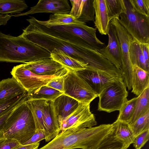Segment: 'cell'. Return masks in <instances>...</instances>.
Wrapping results in <instances>:
<instances>
[{
    "instance_id": "cell-33",
    "label": "cell",
    "mask_w": 149,
    "mask_h": 149,
    "mask_svg": "<svg viewBox=\"0 0 149 149\" xmlns=\"http://www.w3.org/2000/svg\"><path fill=\"white\" fill-rule=\"evenodd\" d=\"M110 21L118 17L120 14L125 12V6L123 0H106Z\"/></svg>"
},
{
    "instance_id": "cell-26",
    "label": "cell",
    "mask_w": 149,
    "mask_h": 149,
    "mask_svg": "<svg viewBox=\"0 0 149 149\" xmlns=\"http://www.w3.org/2000/svg\"><path fill=\"white\" fill-rule=\"evenodd\" d=\"M47 101L44 100L27 99L26 101L33 115L37 129L44 130L43 112Z\"/></svg>"
},
{
    "instance_id": "cell-22",
    "label": "cell",
    "mask_w": 149,
    "mask_h": 149,
    "mask_svg": "<svg viewBox=\"0 0 149 149\" xmlns=\"http://www.w3.org/2000/svg\"><path fill=\"white\" fill-rule=\"evenodd\" d=\"M26 92H27L13 77L0 81V102Z\"/></svg>"
},
{
    "instance_id": "cell-18",
    "label": "cell",
    "mask_w": 149,
    "mask_h": 149,
    "mask_svg": "<svg viewBox=\"0 0 149 149\" xmlns=\"http://www.w3.org/2000/svg\"><path fill=\"white\" fill-rule=\"evenodd\" d=\"M79 103L76 100L64 94L52 101L60 127L62 121L76 109Z\"/></svg>"
},
{
    "instance_id": "cell-30",
    "label": "cell",
    "mask_w": 149,
    "mask_h": 149,
    "mask_svg": "<svg viewBox=\"0 0 149 149\" xmlns=\"http://www.w3.org/2000/svg\"><path fill=\"white\" fill-rule=\"evenodd\" d=\"M27 98L28 92H26L2 101L0 102V116L26 100Z\"/></svg>"
},
{
    "instance_id": "cell-5",
    "label": "cell",
    "mask_w": 149,
    "mask_h": 149,
    "mask_svg": "<svg viewBox=\"0 0 149 149\" xmlns=\"http://www.w3.org/2000/svg\"><path fill=\"white\" fill-rule=\"evenodd\" d=\"M123 0L125 12L116 18L134 39L149 43V17L136 12L129 0Z\"/></svg>"
},
{
    "instance_id": "cell-4",
    "label": "cell",
    "mask_w": 149,
    "mask_h": 149,
    "mask_svg": "<svg viewBox=\"0 0 149 149\" xmlns=\"http://www.w3.org/2000/svg\"><path fill=\"white\" fill-rule=\"evenodd\" d=\"M26 101L13 110L0 134V137L15 139L23 145L35 133L37 129L35 122Z\"/></svg>"
},
{
    "instance_id": "cell-25",
    "label": "cell",
    "mask_w": 149,
    "mask_h": 149,
    "mask_svg": "<svg viewBox=\"0 0 149 149\" xmlns=\"http://www.w3.org/2000/svg\"><path fill=\"white\" fill-rule=\"evenodd\" d=\"M149 111V87L145 89L137 97L134 111L129 123L130 125L137 119Z\"/></svg>"
},
{
    "instance_id": "cell-27",
    "label": "cell",
    "mask_w": 149,
    "mask_h": 149,
    "mask_svg": "<svg viewBox=\"0 0 149 149\" xmlns=\"http://www.w3.org/2000/svg\"><path fill=\"white\" fill-rule=\"evenodd\" d=\"M38 22L46 26H58L70 24H82L85 22L78 21L69 14L55 13L50 15L49 19L47 21Z\"/></svg>"
},
{
    "instance_id": "cell-28",
    "label": "cell",
    "mask_w": 149,
    "mask_h": 149,
    "mask_svg": "<svg viewBox=\"0 0 149 149\" xmlns=\"http://www.w3.org/2000/svg\"><path fill=\"white\" fill-rule=\"evenodd\" d=\"M63 94V92L45 85L28 93L27 99L53 101Z\"/></svg>"
},
{
    "instance_id": "cell-15",
    "label": "cell",
    "mask_w": 149,
    "mask_h": 149,
    "mask_svg": "<svg viewBox=\"0 0 149 149\" xmlns=\"http://www.w3.org/2000/svg\"><path fill=\"white\" fill-rule=\"evenodd\" d=\"M107 34L108 45L98 51L116 68L120 70L122 65V58L120 44L115 28L110 23Z\"/></svg>"
},
{
    "instance_id": "cell-10",
    "label": "cell",
    "mask_w": 149,
    "mask_h": 149,
    "mask_svg": "<svg viewBox=\"0 0 149 149\" xmlns=\"http://www.w3.org/2000/svg\"><path fill=\"white\" fill-rule=\"evenodd\" d=\"M77 72L98 95L110 84L123 80L120 70L102 71L86 68Z\"/></svg>"
},
{
    "instance_id": "cell-40",
    "label": "cell",
    "mask_w": 149,
    "mask_h": 149,
    "mask_svg": "<svg viewBox=\"0 0 149 149\" xmlns=\"http://www.w3.org/2000/svg\"><path fill=\"white\" fill-rule=\"evenodd\" d=\"M139 44L146 60L149 63V43L139 42Z\"/></svg>"
},
{
    "instance_id": "cell-19",
    "label": "cell",
    "mask_w": 149,
    "mask_h": 149,
    "mask_svg": "<svg viewBox=\"0 0 149 149\" xmlns=\"http://www.w3.org/2000/svg\"><path fill=\"white\" fill-rule=\"evenodd\" d=\"M93 6L95 14L94 23L96 28L101 34L107 35L109 31L110 21L106 0H94Z\"/></svg>"
},
{
    "instance_id": "cell-38",
    "label": "cell",
    "mask_w": 149,
    "mask_h": 149,
    "mask_svg": "<svg viewBox=\"0 0 149 149\" xmlns=\"http://www.w3.org/2000/svg\"><path fill=\"white\" fill-rule=\"evenodd\" d=\"M65 75L56 78L49 81L46 85L64 93Z\"/></svg>"
},
{
    "instance_id": "cell-17",
    "label": "cell",
    "mask_w": 149,
    "mask_h": 149,
    "mask_svg": "<svg viewBox=\"0 0 149 149\" xmlns=\"http://www.w3.org/2000/svg\"><path fill=\"white\" fill-rule=\"evenodd\" d=\"M94 0H70L72 7L70 15L79 21L85 22L94 21Z\"/></svg>"
},
{
    "instance_id": "cell-13",
    "label": "cell",
    "mask_w": 149,
    "mask_h": 149,
    "mask_svg": "<svg viewBox=\"0 0 149 149\" xmlns=\"http://www.w3.org/2000/svg\"><path fill=\"white\" fill-rule=\"evenodd\" d=\"M23 65L25 68L38 75L61 76L65 75L68 71L52 58L27 62Z\"/></svg>"
},
{
    "instance_id": "cell-21",
    "label": "cell",
    "mask_w": 149,
    "mask_h": 149,
    "mask_svg": "<svg viewBox=\"0 0 149 149\" xmlns=\"http://www.w3.org/2000/svg\"><path fill=\"white\" fill-rule=\"evenodd\" d=\"M149 87V72L133 65L132 80V92L137 96Z\"/></svg>"
},
{
    "instance_id": "cell-29",
    "label": "cell",
    "mask_w": 149,
    "mask_h": 149,
    "mask_svg": "<svg viewBox=\"0 0 149 149\" xmlns=\"http://www.w3.org/2000/svg\"><path fill=\"white\" fill-rule=\"evenodd\" d=\"M28 6L21 0H0V14H20Z\"/></svg>"
},
{
    "instance_id": "cell-36",
    "label": "cell",
    "mask_w": 149,
    "mask_h": 149,
    "mask_svg": "<svg viewBox=\"0 0 149 149\" xmlns=\"http://www.w3.org/2000/svg\"><path fill=\"white\" fill-rule=\"evenodd\" d=\"M149 129L144 131L135 136L133 144L136 149H141L148 141Z\"/></svg>"
},
{
    "instance_id": "cell-12",
    "label": "cell",
    "mask_w": 149,
    "mask_h": 149,
    "mask_svg": "<svg viewBox=\"0 0 149 149\" xmlns=\"http://www.w3.org/2000/svg\"><path fill=\"white\" fill-rule=\"evenodd\" d=\"M49 27L79 38L98 51L105 47L104 43L100 41L96 36V29L89 26L86 23L70 24Z\"/></svg>"
},
{
    "instance_id": "cell-2",
    "label": "cell",
    "mask_w": 149,
    "mask_h": 149,
    "mask_svg": "<svg viewBox=\"0 0 149 149\" xmlns=\"http://www.w3.org/2000/svg\"><path fill=\"white\" fill-rule=\"evenodd\" d=\"M112 124L61 132L38 149H96L111 131Z\"/></svg>"
},
{
    "instance_id": "cell-11",
    "label": "cell",
    "mask_w": 149,
    "mask_h": 149,
    "mask_svg": "<svg viewBox=\"0 0 149 149\" xmlns=\"http://www.w3.org/2000/svg\"><path fill=\"white\" fill-rule=\"evenodd\" d=\"M10 73L12 77L14 78L28 93L31 92L42 86L46 85L51 80L60 77L36 74L25 68L23 64L14 66Z\"/></svg>"
},
{
    "instance_id": "cell-6",
    "label": "cell",
    "mask_w": 149,
    "mask_h": 149,
    "mask_svg": "<svg viewBox=\"0 0 149 149\" xmlns=\"http://www.w3.org/2000/svg\"><path fill=\"white\" fill-rule=\"evenodd\" d=\"M128 93L123 79L111 83L98 95V109L108 113L119 111L127 101Z\"/></svg>"
},
{
    "instance_id": "cell-7",
    "label": "cell",
    "mask_w": 149,
    "mask_h": 149,
    "mask_svg": "<svg viewBox=\"0 0 149 149\" xmlns=\"http://www.w3.org/2000/svg\"><path fill=\"white\" fill-rule=\"evenodd\" d=\"M63 94L87 104L98 96L77 72L71 71L65 75Z\"/></svg>"
},
{
    "instance_id": "cell-43",
    "label": "cell",
    "mask_w": 149,
    "mask_h": 149,
    "mask_svg": "<svg viewBox=\"0 0 149 149\" xmlns=\"http://www.w3.org/2000/svg\"><path fill=\"white\" fill-rule=\"evenodd\" d=\"M11 15L0 14V26L6 25L11 18Z\"/></svg>"
},
{
    "instance_id": "cell-31",
    "label": "cell",
    "mask_w": 149,
    "mask_h": 149,
    "mask_svg": "<svg viewBox=\"0 0 149 149\" xmlns=\"http://www.w3.org/2000/svg\"><path fill=\"white\" fill-rule=\"evenodd\" d=\"M128 147L115 137L112 129L96 149H127Z\"/></svg>"
},
{
    "instance_id": "cell-41",
    "label": "cell",
    "mask_w": 149,
    "mask_h": 149,
    "mask_svg": "<svg viewBox=\"0 0 149 149\" xmlns=\"http://www.w3.org/2000/svg\"><path fill=\"white\" fill-rule=\"evenodd\" d=\"M15 107L0 116V134L4 128L7 119Z\"/></svg>"
},
{
    "instance_id": "cell-8",
    "label": "cell",
    "mask_w": 149,
    "mask_h": 149,
    "mask_svg": "<svg viewBox=\"0 0 149 149\" xmlns=\"http://www.w3.org/2000/svg\"><path fill=\"white\" fill-rule=\"evenodd\" d=\"M110 23L115 27L121 49L122 65L120 70L123 81L128 89L132 88L133 65L129 56V48L132 37L116 18L112 19Z\"/></svg>"
},
{
    "instance_id": "cell-3",
    "label": "cell",
    "mask_w": 149,
    "mask_h": 149,
    "mask_svg": "<svg viewBox=\"0 0 149 149\" xmlns=\"http://www.w3.org/2000/svg\"><path fill=\"white\" fill-rule=\"evenodd\" d=\"M49 58L50 53L37 45L0 32V62L25 63Z\"/></svg>"
},
{
    "instance_id": "cell-32",
    "label": "cell",
    "mask_w": 149,
    "mask_h": 149,
    "mask_svg": "<svg viewBox=\"0 0 149 149\" xmlns=\"http://www.w3.org/2000/svg\"><path fill=\"white\" fill-rule=\"evenodd\" d=\"M136 97L127 101L120 110L119 113L117 120L129 123L133 115Z\"/></svg>"
},
{
    "instance_id": "cell-9",
    "label": "cell",
    "mask_w": 149,
    "mask_h": 149,
    "mask_svg": "<svg viewBox=\"0 0 149 149\" xmlns=\"http://www.w3.org/2000/svg\"><path fill=\"white\" fill-rule=\"evenodd\" d=\"M90 104L79 102L76 109L64 119L60 127V132L68 130L89 128L97 124L90 110Z\"/></svg>"
},
{
    "instance_id": "cell-14",
    "label": "cell",
    "mask_w": 149,
    "mask_h": 149,
    "mask_svg": "<svg viewBox=\"0 0 149 149\" xmlns=\"http://www.w3.org/2000/svg\"><path fill=\"white\" fill-rule=\"evenodd\" d=\"M71 8L67 0H40L28 11L20 14L11 15L19 17L38 13L69 14Z\"/></svg>"
},
{
    "instance_id": "cell-24",
    "label": "cell",
    "mask_w": 149,
    "mask_h": 149,
    "mask_svg": "<svg viewBox=\"0 0 149 149\" xmlns=\"http://www.w3.org/2000/svg\"><path fill=\"white\" fill-rule=\"evenodd\" d=\"M129 56L133 65H136L145 71L149 72V63L143 55L139 42L133 39L130 45Z\"/></svg>"
},
{
    "instance_id": "cell-16",
    "label": "cell",
    "mask_w": 149,
    "mask_h": 149,
    "mask_svg": "<svg viewBox=\"0 0 149 149\" xmlns=\"http://www.w3.org/2000/svg\"><path fill=\"white\" fill-rule=\"evenodd\" d=\"M42 119L46 135L45 140L46 142H49L60 132V126L52 101H47L43 109Z\"/></svg>"
},
{
    "instance_id": "cell-34",
    "label": "cell",
    "mask_w": 149,
    "mask_h": 149,
    "mask_svg": "<svg viewBox=\"0 0 149 149\" xmlns=\"http://www.w3.org/2000/svg\"><path fill=\"white\" fill-rule=\"evenodd\" d=\"M130 125L135 136L149 129V111L138 118Z\"/></svg>"
},
{
    "instance_id": "cell-35",
    "label": "cell",
    "mask_w": 149,
    "mask_h": 149,
    "mask_svg": "<svg viewBox=\"0 0 149 149\" xmlns=\"http://www.w3.org/2000/svg\"><path fill=\"white\" fill-rule=\"evenodd\" d=\"M137 12L149 17V0H129Z\"/></svg>"
},
{
    "instance_id": "cell-23",
    "label": "cell",
    "mask_w": 149,
    "mask_h": 149,
    "mask_svg": "<svg viewBox=\"0 0 149 149\" xmlns=\"http://www.w3.org/2000/svg\"><path fill=\"white\" fill-rule=\"evenodd\" d=\"M112 124L115 137L129 147L135 137L130 124L118 120Z\"/></svg>"
},
{
    "instance_id": "cell-1",
    "label": "cell",
    "mask_w": 149,
    "mask_h": 149,
    "mask_svg": "<svg viewBox=\"0 0 149 149\" xmlns=\"http://www.w3.org/2000/svg\"><path fill=\"white\" fill-rule=\"evenodd\" d=\"M26 20L29 24L23 30L20 36L50 53L54 49L60 50L72 58L87 63L88 68L98 70L102 65L104 57L82 39L44 26L34 17Z\"/></svg>"
},
{
    "instance_id": "cell-20",
    "label": "cell",
    "mask_w": 149,
    "mask_h": 149,
    "mask_svg": "<svg viewBox=\"0 0 149 149\" xmlns=\"http://www.w3.org/2000/svg\"><path fill=\"white\" fill-rule=\"evenodd\" d=\"M50 53L52 58L68 71L78 72L88 68L87 63L72 58L60 50L54 49Z\"/></svg>"
},
{
    "instance_id": "cell-39",
    "label": "cell",
    "mask_w": 149,
    "mask_h": 149,
    "mask_svg": "<svg viewBox=\"0 0 149 149\" xmlns=\"http://www.w3.org/2000/svg\"><path fill=\"white\" fill-rule=\"evenodd\" d=\"M46 135L44 129H37L31 138L23 145L33 144L45 139Z\"/></svg>"
},
{
    "instance_id": "cell-37",
    "label": "cell",
    "mask_w": 149,
    "mask_h": 149,
    "mask_svg": "<svg viewBox=\"0 0 149 149\" xmlns=\"http://www.w3.org/2000/svg\"><path fill=\"white\" fill-rule=\"evenodd\" d=\"M21 145L15 139L7 137H0V149H14Z\"/></svg>"
},
{
    "instance_id": "cell-42",
    "label": "cell",
    "mask_w": 149,
    "mask_h": 149,
    "mask_svg": "<svg viewBox=\"0 0 149 149\" xmlns=\"http://www.w3.org/2000/svg\"><path fill=\"white\" fill-rule=\"evenodd\" d=\"M40 142L26 145H22L14 149H38Z\"/></svg>"
}]
</instances>
